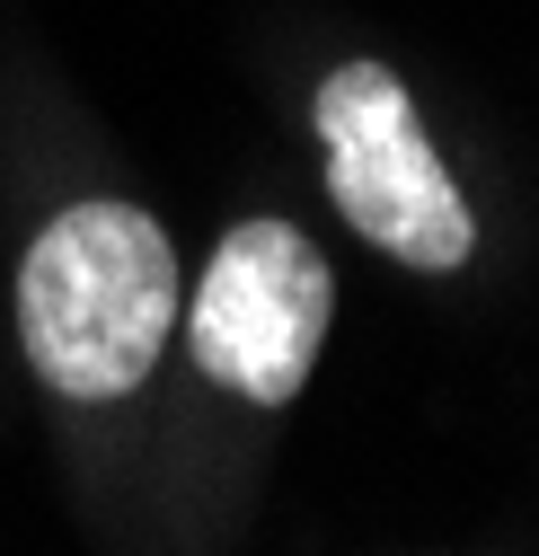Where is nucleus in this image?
<instances>
[{"instance_id": "2", "label": "nucleus", "mask_w": 539, "mask_h": 556, "mask_svg": "<svg viewBox=\"0 0 539 556\" xmlns=\"http://www.w3.org/2000/svg\"><path fill=\"white\" fill-rule=\"evenodd\" d=\"M318 142H327V194L372 248H389L416 274H451L468 256V203L451 168L434 160L425 124L380 62H346L318 89Z\"/></svg>"}, {"instance_id": "3", "label": "nucleus", "mask_w": 539, "mask_h": 556, "mask_svg": "<svg viewBox=\"0 0 539 556\" xmlns=\"http://www.w3.org/2000/svg\"><path fill=\"white\" fill-rule=\"evenodd\" d=\"M327 301V256L284 222H248L222 239L204 292H195V363L256 406H284L318 363Z\"/></svg>"}, {"instance_id": "1", "label": "nucleus", "mask_w": 539, "mask_h": 556, "mask_svg": "<svg viewBox=\"0 0 539 556\" xmlns=\"http://www.w3.org/2000/svg\"><path fill=\"white\" fill-rule=\"evenodd\" d=\"M177 318V256L168 230L133 203L62 213L18 265V336L27 363L62 397H124L142 389Z\"/></svg>"}]
</instances>
